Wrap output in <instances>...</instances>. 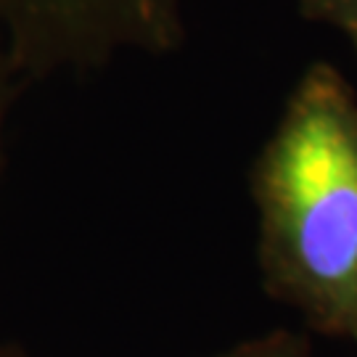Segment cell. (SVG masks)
I'll return each mask as SVG.
<instances>
[{
  "instance_id": "1",
  "label": "cell",
  "mask_w": 357,
  "mask_h": 357,
  "mask_svg": "<svg viewBox=\"0 0 357 357\" xmlns=\"http://www.w3.org/2000/svg\"><path fill=\"white\" fill-rule=\"evenodd\" d=\"M252 199L268 294L357 347V96L333 64L294 85L252 167Z\"/></svg>"
},
{
  "instance_id": "3",
  "label": "cell",
  "mask_w": 357,
  "mask_h": 357,
  "mask_svg": "<svg viewBox=\"0 0 357 357\" xmlns=\"http://www.w3.org/2000/svg\"><path fill=\"white\" fill-rule=\"evenodd\" d=\"M299 13L310 22L339 29L357 53V0H299Z\"/></svg>"
},
{
  "instance_id": "4",
  "label": "cell",
  "mask_w": 357,
  "mask_h": 357,
  "mask_svg": "<svg viewBox=\"0 0 357 357\" xmlns=\"http://www.w3.org/2000/svg\"><path fill=\"white\" fill-rule=\"evenodd\" d=\"M220 357H310L307 339L289 331H275L270 336L246 342Z\"/></svg>"
},
{
  "instance_id": "5",
  "label": "cell",
  "mask_w": 357,
  "mask_h": 357,
  "mask_svg": "<svg viewBox=\"0 0 357 357\" xmlns=\"http://www.w3.org/2000/svg\"><path fill=\"white\" fill-rule=\"evenodd\" d=\"M8 77H11V66L0 51V165H3V122H6V101H8Z\"/></svg>"
},
{
  "instance_id": "6",
  "label": "cell",
  "mask_w": 357,
  "mask_h": 357,
  "mask_svg": "<svg viewBox=\"0 0 357 357\" xmlns=\"http://www.w3.org/2000/svg\"><path fill=\"white\" fill-rule=\"evenodd\" d=\"M0 357H11V355H8V352H3V349H0Z\"/></svg>"
},
{
  "instance_id": "2",
  "label": "cell",
  "mask_w": 357,
  "mask_h": 357,
  "mask_svg": "<svg viewBox=\"0 0 357 357\" xmlns=\"http://www.w3.org/2000/svg\"><path fill=\"white\" fill-rule=\"evenodd\" d=\"M183 11L185 0H0V51L24 77L103 69L175 51Z\"/></svg>"
}]
</instances>
